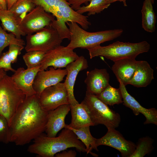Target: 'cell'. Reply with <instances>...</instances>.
I'll return each mask as SVG.
<instances>
[{"label":"cell","instance_id":"1","mask_svg":"<svg viewBox=\"0 0 157 157\" xmlns=\"http://www.w3.org/2000/svg\"><path fill=\"white\" fill-rule=\"evenodd\" d=\"M48 112L41 106L35 94L25 97L9 126V142L17 146L29 143L45 131Z\"/></svg>","mask_w":157,"mask_h":157},{"label":"cell","instance_id":"2","mask_svg":"<svg viewBox=\"0 0 157 157\" xmlns=\"http://www.w3.org/2000/svg\"><path fill=\"white\" fill-rule=\"evenodd\" d=\"M74 147L80 152H86L83 144L71 129L64 128L58 136L49 137L43 133L34 140L27 151L41 157H53L57 153Z\"/></svg>","mask_w":157,"mask_h":157},{"label":"cell","instance_id":"3","mask_svg":"<svg viewBox=\"0 0 157 157\" xmlns=\"http://www.w3.org/2000/svg\"><path fill=\"white\" fill-rule=\"evenodd\" d=\"M66 23L69 26L70 36V42L66 47L73 50L78 48L88 49L100 45L119 37L123 31L122 29H117L90 32L81 28L76 22Z\"/></svg>","mask_w":157,"mask_h":157},{"label":"cell","instance_id":"4","mask_svg":"<svg viewBox=\"0 0 157 157\" xmlns=\"http://www.w3.org/2000/svg\"><path fill=\"white\" fill-rule=\"evenodd\" d=\"M150 44L146 41L136 43L117 41L109 45H100L88 49L90 59L102 56L113 61L127 58H135L139 54L148 51Z\"/></svg>","mask_w":157,"mask_h":157},{"label":"cell","instance_id":"5","mask_svg":"<svg viewBox=\"0 0 157 157\" xmlns=\"http://www.w3.org/2000/svg\"><path fill=\"white\" fill-rule=\"evenodd\" d=\"M82 102L94 126L103 124L107 129L119 126L121 120L119 114L110 109L96 95L86 92Z\"/></svg>","mask_w":157,"mask_h":157},{"label":"cell","instance_id":"6","mask_svg":"<svg viewBox=\"0 0 157 157\" xmlns=\"http://www.w3.org/2000/svg\"><path fill=\"white\" fill-rule=\"evenodd\" d=\"M26 96L16 86L11 76L7 74L0 79V114L11 120Z\"/></svg>","mask_w":157,"mask_h":157},{"label":"cell","instance_id":"7","mask_svg":"<svg viewBox=\"0 0 157 157\" xmlns=\"http://www.w3.org/2000/svg\"><path fill=\"white\" fill-rule=\"evenodd\" d=\"M63 40L50 24L35 34L27 35L24 48L26 52L36 51L45 53L60 45Z\"/></svg>","mask_w":157,"mask_h":157},{"label":"cell","instance_id":"8","mask_svg":"<svg viewBox=\"0 0 157 157\" xmlns=\"http://www.w3.org/2000/svg\"><path fill=\"white\" fill-rule=\"evenodd\" d=\"M55 19L51 14L37 5L22 19L19 25L24 35L31 34L49 26Z\"/></svg>","mask_w":157,"mask_h":157},{"label":"cell","instance_id":"9","mask_svg":"<svg viewBox=\"0 0 157 157\" xmlns=\"http://www.w3.org/2000/svg\"><path fill=\"white\" fill-rule=\"evenodd\" d=\"M73 50L60 45L49 51L44 54L40 69L46 70L51 67L56 69L66 67L79 57Z\"/></svg>","mask_w":157,"mask_h":157},{"label":"cell","instance_id":"10","mask_svg":"<svg viewBox=\"0 0 157 157\" xmlns=\"http://www.w3.org/2000/svg\"><path fill=\"white\" fill-rule=\"evenodd\" d=\"M38 98L42 107L48 112L62 105L69 104L67 89L64 83L61 82L45 89Z\"/></svg>","mask_w":157,"mask_h":157},{"label":"cell","instance_id":"11","mask_svg":"<svg viewBox=\"0 0 157 157\" xmlns=\"http://www.w3.org/2000/svg\"><path fill=\"white\" fill-rule=\"evenodd\" d=\"M96 144L109 146L119 151L123 157H130L134 152L136 144L126 140L122 135L114 128H109L106 134L101 138L97 139Z\"/></svg>","mask_w":157,"mask_h":157},{"label":"cell","instance_id":"12","mask_svg":"<svg viewBox=\"0 0 157 157\" xmlns=\"http://www.w3.org/2000/svg\"><path fill=\"white\" fill-rule=\"evenodd\" d=\"M67 74L66 69H56L52 67L47 70H39L35 76L33 85L36 94L39 97L46 88L61 82Z\"/></svg>","mask_w":157,"mask_h":157},{"label":"cell","instance_id":"13","mask_svg":"<svg viewBox=\"0 0 157 157\" xmlns=\"http://www.w3.org/2000/svg\"><path fill=\"white\" fill-rule=\"evenodd\" d=\"M119 83V88L121 92L123 104L129 108L135 115L142 114L146 120L144 124H152L157 125V110L155 108H146L143 106L127 92L125 86L120 80H118Z\"/></svg>","mask_w":157,"mask_h":157},{"label":"cell","instance_id":"14","mask_svg":"<svg viewBox=\"0 0 157 157\" xmlns=\"http://www.w3.org/2000/svg\"><path fill=\"white\" fill-rule=\"evenodd\" d=\"M88 67V62L83 56H79L75 61L68 64L66 67V77L64 82L67 91L69 102L71 105L79 103L76 99L74 92V87L79 72Z\"/></svg>","mask_w":157,"mask_h":157},{"label":"cell","instance_id":"15","mask_svg":"<svg viewBox=\"0 0 157 157\" xmlns=\"http://www.w3.org/2000/svg\"><path fill=\"white\" fill-rule=\"evenodd\" d=\"M40 70V66L26 69L20 67L15 70L11 76L16 86L26 97L36 94L33 85L35 76Z\"/></svg>","mask_w":157,"mask_h":157},{"label":"cell","instance_id":"16","mask_svg":"<svg viewBox=\"0 0 157 157\" xmlns=\"http://www.w3.org/2000/svg\"><path fill=\"white\" fill-rule=\"evenodd\" d=\"M70 110V105L65 104L48 111L47 121L45 131L49 137H56L58 132L66 125L65 119Z\"/></svg>","mask_w":157,"mask_h":157},{"label":"cell","instance_id":"17","mask_svg":"<svg viewBox=\"0 0 157 157\" xmlns=\"http://www.w3.org/2000/svg\"><path fill=\"white\" fill-rule=\"evenodd\" d=\"M84 82L86 84V92L97 95L109 84V74L105 69L95 68L86 73Z\"/></svg>","mask_w":157,"mask_h":157},{"label":"cell","instance_id":"18","mask_svg":"<svg viewBox=\"0 0 157 157\" xmlns=\"http://www.w3.org/2000/svg\"><path fill=\"white\" fill-rule=\"evenodd\" d=\"M111 69L118 80H120L126 86L132 78L138 61L135 58H127L113 61Z\"/></svg>","mask_w":157,"mask_h":157},{"label":"cell","instance_id":"19","mask_svg":"<svg viewBox=\"0 0 157 157\" xmlns=\"http://www.w3.org/2000/svg\"><path fill=\"white\" fill-rule=\"evenodd\" d=\"M68 0H58V8L64 23L67 22H75L86 30L91 25L88 19V16L78 13L72 9L68 2Z\"/></svg>","mask_w":157,"mask_h":157},{"label":"cell","instance_id":"20","mask_svg":"<svg viewBox=\"0 0 157 157\" xmlns=\"http://www.w3.org/2000/svg\"><path fill=\"white\" fill-rule=\"evenodd\" d=\"M154 72L147 61H138L135 70L129 84L138 88L146 87L154 79Z\"/></svg>","mask_w":157,"mask_h":157},{"label":"cell","instance_id":"21","mask_svg":"<svg viewBox=\"0 0 157 157\" xmlns=\"http://www.w3.org/2000/svg\"><path fill=\"white\" fill-rule=\"evenodd\" d=\"M71 122L67 125L75 129L86 126H94L82 102L74 106L70 105Z\"/></svg>","mask_w":157,"mask_h":157},{"label":"cell","instance_id":"22","mask_svg":"<svg viewBox=\"0 0 157 157\" xmlns=\"http://www.w3.org/2000/svg\"><path fill=\"white\" fill-rule=\"evenodd\" d=\"M90 126H86L75 129L69 127L66 124L65 128H68L72 130L77 136V138L85 146L87 154H90L92 156L98 157V155L92 152L94 149L98 151L96 142L97 139L91 135L90 131Z\"/></svg>","mask_w":157,"mask_h":157},{"label":"cell","instance_id":"23","mask_svg":"<svg viewBox=\"0 0 157 157\" xmlns=\"http://www.w3.org/2000/svg\"><path fill=\"white\" fill-rule=\"evenodd\" d=\"M0 20L5 30L13 34L18 38L25 36L19 27L20 21L12 13L8 10H0Z\"/></svg>","mask_w":157,"mask_h":157},{"label":"cell","instance_id":"24","mask_svg":"<svg viewBox=\"0 0 157 157\" xmlns=\"http://www.w3.org/2000/svg\"><path fill=\"white\" fill-rule=\"evenodd\" d=\"M151 0H145L141 10L142 27L146 31L154 32L155 30L156 16Z\"/></svg>","mask_w":157,"mask_h":157},{"label":"cell","instance_id":"25","mask_svg":"<svg viewBox=\"0 0 157 157\" xmlns=\"http://www.w3.org/2000/svg\"><path fill=\"white\" fill-rule=\"evenodd\" d=\"M97 97L107 105L113 106L123 103L122 95L119 88H116L109 84Z\"/></svg>","mask_w":157,"mask_h":157},{"label":"cell","instance_id":"26","mask_svg":"<svg viewBox=\"0 0 157 157\" xmlns=\"http://www.w3.org/2000/svg\"><path fill=\"white\" fill-rule=\"evenodd\" d=\"M36 6L34 0H17L9 10L18 19L20 23L27 13Z\"/></svg>","mask_w":157,"mask_h":157},{"label":"cell","instance_id":"27","mask_svg":"<svg viewBox=\"0 0 157 157\" xmlns=\"http://www.w3.org/2000/svg\"><path fill=\"white\" fill-rule=\"evenodd\" d=\"M88 1L90 3L88 5L81 6L76 11L81 14L88 12L87 15L89 16L100 13L110 5L107 0H89Z\"/></svg>","mask_w":157,"mask_h":157},{"label":"cell","instance_id":"28","mask_svg":"<svg viewBox=\"0 0 157 157\" xmlns=\"http://www.w3.org/2000/svg\"><path fill=\"white\" fill-rule=\"evenodd\" d=\"M154 140L148 136L140 138L136 144L135 149L130 157H143L150 153L154 149Z\"/></svg>","mask_w":157,"mask_h":157},{"label":"cell","instance_id":"29","mask_svg":"<svg viewBox=\"0 0 157 157\" xmlns=\"http://www.w3.org/2000/svg\"><path fill=\"white\" fill-rule=\"evenodd\" d=\"M36 5L42 7L47 12L52 14L56 18V21L60 25H64L62 17L58 8V0H34Z\"/></svg>","mask_w":157,"mask_h":157},{"label":"cell","instance_id":"30","mask_svg":"<svg viewBox=\"0 0 157 157\" xmlns=\"http://www.w3.org/2000/svg\"><path fill=\"white\" fill-rule=\"evenodd\" d=\"M14 44L24 47L25 42L21 38H18L12 33L6 32L0 25V56L3 50L6 47Z\"/></svg>","mask_w":157,"mask_h":157},{"label":"cell","instance_id":"31","mask_svg":"<svg viewBox=\"0 0 157 157\" xmlns=\"http://www.w3.org/2000/svg\"><path fill=\"white\" fill-rule=\"evenodd\" d=\"M44 53L34 51L26 52L23 56V59L27 67L30 69L40 66Z\"/></svg>","mask_w":157,"mask_h":157},{"label":"cell","instance_id":"32","mask_svg":"<svg viewBox=\"0 0 157 157\" xmlns=\"http://www.w3.org/2000/svg\"><path fill=\"white\" fill-rule=\"evenodd\" d=\"M9 126L6 119L0 114V142L8 144L9 142Z\"/></svg>","mask_w":157,"mask_h":157},{"label":"cell","instance_id":"33","mask_svg":"<svg viewBox=\"0 0 157 157\" xmlns=\"http://www.w3.org/2000/svg\"><path fill=\"white\" fill-rule=\"evenodd\" d=\"M24 48V47L14 44L9 46L7 52L12 63L17 62L18 56L21 54V51Z\"/></svg>","mask_w":157,"mask_h":157},{"label":"cell","instance_id":"34","mask_svg":"<svg viewBox=\"0 0 157 157\" xmlns=\"http://www.w3.org/2000/svg\"><path fill=\"white\" fill-rule=\"evenodd\" d=\"M11 62L8 56L7 51L4 53L0 56V69L5 71H11L14 72L15 69L11 66Z\"/></svg>","mask_w":157,"mask_h":157},{"label":"cell","instance_id":"35","mask_svg":"<svg viewBox=\"0 0 157 157\" xmlns=\"http://www.w3.org/2000/svg\"><path fill=\"white\" fill-rule=\"evenodd\" d=\"M89 0H68V2L71 6V8L75 10H77L83 3L86 4Z\"/></svg>","mask_w":157,"mask_h":157},{"label":"cell","instance_id":"36","mask_svg":"<svg viewBox=\"0 0 157 157\" xmlns=\"http://www.w3.org/2000/svg\"><path fill=\"white\" fill-rule=\"evenodd\" d=\"M61 152L56 154L54 156L56 157H75L76 156V153L74 151L70 150L68 151H62Z\"/></svg>","mask_w":157,"mask_h":157},{"label":"cell","instance_id":"37","mask_svg":"<svg viewBox=\"0 0 157 157\" xmlns=\"http://www.w3.org/2000/svg\"><path fill=\"white\" fill-rule=\"evenodd\" d=\"M17 0H6L7 10H10Z\"/></svg>","mask_w":157,"mask_h":157},{"label":"cell","instance_id":"38","mask_svg":"<svg viewBox=\"0 0 157 157\" xmlns=\"http://www.w3.org/2000/svg\"><path fill=\"white\" fill-rule=\"evenodd\" d=\"M0 4L3 9H7L6 0H0Z\"/></svg>","mask_w":157,"mask_h":157},{"label":"cell","instance_id":"39","mask_svg":"<svg viewBox=\"0 0 157 157\" xmlns=\"http://www.w3.org/2000/svg\"><path fill=\"white\" fill-rule=\"evenodd\" d=\"M108 2L110 3L111 4L115 2L116 1H119L120 2H122L123 3L124 5L125 6H127V5L126 2V0H107Z\"/></svg>","mask_w":157,"mask_h":157},{"label":"cell","instance_id":"40","mask_svg":"<svg viewBox=\"0 0 157 157\" xmlns=\"http://www.w3.org/2000/svg\"><path fill=\"white\" fill-rule=\"evenodd\" d=\"M6 74V71L2 69H0V79Z\"/></svg>","mask_w":157,"mask_h":157},{"label":"cell","instance_id":"41","mask_svg":"<svg viewBox=\"0 0 157 157\" xmlns=\"http://www.w3.org/2000/svg\"><path fill=\"white\" fill-rule=\"evenodd\" d=\"M4 10L3 9L1 6L0 4V10Z\"/></svg>","mask_w":157,"mask_h":157},{"label":"cell","instance_id":"42","mask_svg":"<svg viewBox=\"0 0 157 157\" xmlns=\"http://www.w3.org/2000/svg\"><path fill=\"white\" fill-rule=\"evenodd\" d=\"M151 2L153 4L154 3V0H151Z\"/></svg>","mask_w":157,"mask_h":157},{"label":"cell","instance_id":"43","mask_svg":"<svg viewBox=\"0 0 157 157\" xmlns=\"http://www.w3.org/2000/svg\"></svg>","mask_w":157,"mask_h":157}]
</instances>
